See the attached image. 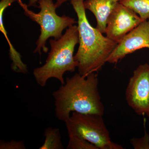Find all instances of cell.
Returning a JSON list of instances; mask_svg holds the SVG:
<instances>
[{
	"label": "cell",
	"mask_w": 149,
	"mask_h": 149,
	"mask_svg": "<svg viewBox=\"0 0 149 149\" xmlns=\"http://www.w3.org/2000/svg\"><path fill=\"white\" fill-rule=\"evenodd\" d=\"M16 0H1L0 2V30L4 35L9 46L10 56L11 60V68L14 71L21 73H26L27 72V65L24 64L21 59V56L15 49L11 44L8 37L7 33L3 22V15L6 8L10 6Z\"/></svg>",
	"instance_id": "obj_10"
},
{
	"label": "cell",
	"mask_w": 149,
	"mask_h": 149,
	"mask_svg": "<svg viewBox=\"0 0 149 149\" xmlns=\"http://www.w3.org/2000/svg\"><path fill=\"white\" fill-rule=\"evenodd\" d=\"M79 41V32L76 25L68 27L58 40H50L51 50L45 63L33 70V75L38 85L45 87L48 80L52 78L58 80L61 85L65 83L64 73L74 72L78 66L73 54Z\"/></svg>",
	"instance_id": "obj_3"
},
{
	"label": "cell",
	"mask_w": 149,
	"mask_h": 149,
	"mask_svg": "<svg viewBox=\"0 0 149 149\" xmlns=\"http://www.w3.org/2000/svg\"><path fill=\"white\" fill-rule=\"evenodd\" d=\"M68 136L67 149H98L95 146L83 138L70 134Z\"/></svg>",
	"instance_id": "obj_13"
},
{
	"label": "cell",
	"mask_w": 149,
	"mask_h": 149,
	"mask_svg": "<svg viewBox=\"0 0 149 149\" xmlns=\"http://www.w3.org/2000/svg\"><path fill=\"white\" fill-rule=\"evenodd\" d=\"M39 1L40 0H29L28 4L27 5V6L37 7V3H38ZM68 1V0H56V2L55 3V4L56 7V8H58L63 3L65 2Z\"/></svg>",
	"instance_id": "obj_16"
},
{
	"label": "cell",
	"mask_w": 149,
	"mask_h": 149,
	"mask_svg": "<svg viewBox=\"0 0 149 149\" xmlns=\"http://www.w3.org/2000/svg\"><path fill=\"white\" fill-rule=\"evenodd\" d=\"M45 141L39 149H63L61 136L59 129L48 127L44 133Z\"/></svg>",
	"instance_id": "obj_11"
},
{
	"label": "cell",
	"mask_w": 149,
	"mask_h": 149,
	"mask_svg": "<svg viewBox=\"0 0 149 149\" xmlns=\"http://www.w3.org/2000/svg\"><path fill=\"white\" fill-rule=\"evenodd\" d=\"M120 3L139 15L143 21L149 19V0H121Z\"/></svg>",
	"instance_id": "obj_12"
},
{
	"label": "cell",
	"mask_w": 149,
	"mask_h": 149,
	"mask_svg": "<svg viewBox=\"0 0 149 149\" xmlns=\"http://www.w3.org/2000/svg\"><path fill=\"white\" fill-rule=\"evenodd\" d=\"M103 116L94 113L72 112L65 122L68 135L83 138L98 149H123V147L111 141Z\"/></svg>",
	"instance_id": "obj_5"
},
{
	"label": "cell",
	"mask_w": 149,
	"mask_h": 149,
	"mask_svg": "<svg viewBox=\"0 0 149 149\" xmlns=\"http://www.w3.org/2000/svg\"><path fill=\"white\" fill-rule=\"evenodd\" d=\"M145 48L149 49V19L142 22L123 37L107 62L116 64L128 55Z\"/></svg>",
	"instance_id": "obj_8"
},
{
	"label": "cell",
	"mask_w": 149,
	"mask_h": 149,
	"mask_svg": "<svg viewBox=\"0 0 149 149\" xmlns=\"http://www.w3.org/2000/svg\"><path fill=\"white\" fill-rule=\"evenodd\" d=\"M126 102L139 115L149 117V64L140 65L134 70L126 91Z\"/></svg>",
	"instance_id": "obj_6"
},
{
	"label": "cell",
	"mask_w": 149,
	"mask_h": 149,
	"mask_svg": "<svg viewBox=\"0 0 149 149\" xmlns=\"http://www.w3.org/2000/svg\"><path fill=\"white\" fill-rule=\"evenodd\" d=\"M130 143L135 149H149V135L145 130V135L141 138H133Z\"/></svg>",
	"instance_id": "obj_14"
},
{
	"label": "cell",
	"mask_w": 149,
	"mask_h": 149,
	"mask_svg": "<svg viewBox=\"0 0 149 149\" xmlns=\"http://www.w3.org/2000/svg\"><path fill=\"white\" fill-rule=\"evenodd\" d=\"M84 0H70L77 14L79 47L74 56L78 73L87 75L101 70L118 44L105 37L90 24L86 16Z\"/></svg>",
	"instance_id": "obj_2"
},
{
	"label": "cell",
	"mask_w": 149,
	"mask_h": 149,
	"mask_svg": "<svg viewBox=\"0 0 149 149\" xmlns=\"http://www.w3.org/2000/svg\"><path fill=\"white\" fill-rule=\"evenodd\" d=\"M121 0H84L85 9L95 17L97 27L102 33H105L108 18L115 7Z\"/></svg>",
	"instance_id": "obj_9"
},
{
	"label": "cell",
	"mask_w": 149,
	"mask_h": 149,
	"mask_svg": "<svg viewBox=\"0 0 149 149\" xmlns=\"http://www.w3.org/2000/svg\"><path fill=\"white\" fill-rule=\"evenodd\" d=\"M40 9V12L35 13L28 9V6L23 3L20 5L24 10L25 15L40 25L41 33L36 42L34 53L41 55L42 51L47 53L48 48L46 46L48 39L54 37L58 40L62 36V32L67 27L77 23L74 18L65 15L58 16L56 13L55 4L53 0H40L38 2Z\"/></svg>",
	"instance_id": "obj_4"
},
{
	"label": "cell",
	"mask_w": 149,
	"mask_h": 149,
	"mask_svg": "<svg viewBox=\"0 0 149 149\" xmlns=\"http://www.w3.org/2000/svg\"><path fill=\"white\" fill-rule=\"evenodd\" d=\"M25 144L22 141H11L9 142L1 141L0 149H26Z\"/></svg>",
	"instance_id": "obj_15"
},
{
	"label": "cell",
	"mask_w": 149,
	"mask_h": 149,
	"mask_svg": "<svg viewBox=\"0 0 149 149\" xmlns=\"http://www.w3.org/2000/svg\"><path fill=\"white\" fill-rule=\"evenodd\" d=\"M98 84V75L95 72L86 76L76 73L67 77L65 83L52 94L56 118L65 122L72 112L103 115L104 107Z\"/></svg>",
	"instance_id": "obj_1"
},
{
	"label": "cell",
	"mask_w": 149,
	"mask_h": 149,
	"mask_svg": "<svg viewBox=\"0 0 149 149\" xmlns=\"http://www.w3.org/2000/svg\"><path fill=\"white\" fill-rule=\"evenodd\" d=\"M143 21L135 12L119 2L108 18L105 33L109 39L118 44Z\"/></svg>",
	"instance_id": "obj_7"
}]
</instances>
